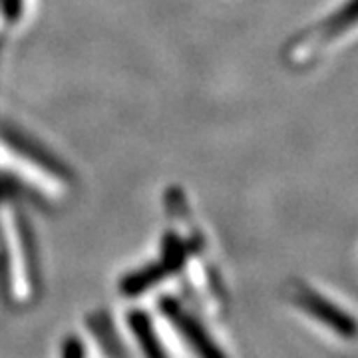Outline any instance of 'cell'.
Instances as JSON below:
<instances>
[{
  "label": "cell",
  "mask_w": 358,
  "mask_h": 358,
  "mask_svg": "<svg viewBox=\"0 0 358 358\" xmlns=\"http://www.w3.org/2000/svg\"><path fill=\"white\" fill-rule=\"evenodd\" d=\"M291 301L294 307H299L305 315L319 320L320 324L329 327L333 333H336L343 338H355L357 333V324L352 317L345 313L343 308H338L333 301H329L324 294L317 293L315 289H310L307 285H294L291 287Z\"/></svg>",
  "instance_id": "cell-2"
},
{
  "label": "cell",
  "mask_w": 358,
  "mask_h": 358,
  "mask_svg": "<svg viewBox=\"0 0 358 358\" xmlns=\"http://www.w3.org/2000/svg\"><path fill=\"white\" fill-rule=\"evenodd\" d=\"M2 4V10L6 14V18L10 20H16L20 16V10H22V0H0Z\"/></svg>",
  "instance_id": "cell-8"
},
{
  "label": "cell",
  "mask_w": 358,
  "mask_h": 358,
  "mask_svg": "<svg viewBox=\"0 0 358 358\" xmlns=\"http://www.w3.org/2000/svg\"><path fill=\"white\" fill-rule=\"evenodd\" d=\"M159 310L179 336L187 343L197 358H227L223 348L213 341V336L205 329V324L193 313L183 307L173 296H164L159 301Z\"/></svg>",
  "instance_id": "cell-1"
},
{
  "label": "cell",
  "mask_w": 358,
  "mask_h": 358,
  "mask_svg": "<svg viewBox=\"0 0 358 358\" xmlns=\"http://www.w3.org/2000/svg\"><path fill=\"white\" fill-rule=\"evenodd\" d=\"M355 6H357V2L350 0L345 10H341V13L334 14L333 18L320 22L308 34H303V36L293 40V46L287 52V60L294 66L307 64L313 58H317L324 44H331L333 40L343 34L346 26L355 24Z\"/></svg>",
  "instance_id": "cell-3"
},
{
  "label": "cell",
  "mask_w": 358,
  "mask_h": 358,
  "mask_svg": "<svg viewBox=\"0 0 358 358\" xmlns=\"http://www.w3.org/2000/svg\"><path fill=\"white\" fill-rule=\"evenodd\" d=\"M62 358H86L84 355V345L76 336H68L64 346H62Z\"/></svg>",
  "instance_id": "cell-7"
},
{
  "label": "cell",
  "mask_w": 358,
  "mask_h": 358,
  "mask_svg": "<svg viewBox=\"0 0 358 358\" xmlns=\"http://www.w3.org/2000/svg\"><path fill=\"white\" fill-rule=\"evenodd\" d=\"M128 324L131 334L138 341V346H140L143 358H169L166 346H164L159 334L155 331L154 322L145 313L131 310L128 315Z\"/></svg>",
  "instance_id": "cell-5"
},
{
  "label": "cell",
  "mask_w": 358,
  "mask_h": 358,
  "mask_svg": "<svg viewBox=\"0 0 358 358\" xmlns=\"http://www.w3.org/2000/svg\"><path fill=\"white\" fill-rule=\"evenodd\" d=\"M183 259H185V249H183L181 241H178V237L171 235L166 243L164 257L155 263L145 265L143 268H138L136 273L126 275L120 282V291L128 296H138V294L145 293L148 289H154L157 282L164 281L166 277L176 273L183 265Z\"/></svg>",
  "instance_id": "cell-4"
},
{
  "label": "cell",
  "mask_w": 358,
  "mask_h": 358,
  "mask_svg": "<svg viewBox=\"0 0 358 358\" xmlns=\"http://www.w3.org/2000/svg\"><path fill=\"white\" fill-rule=\"evenodd\" d=\"M94 324V333L98 336V341L102 343L106 355L110 358H126V355L122 352V343L117 341L114 329L110 324L108 317H96V320H92Z\"/></svg>",
  "instance_id": "cell-6"
}]
</instances>
